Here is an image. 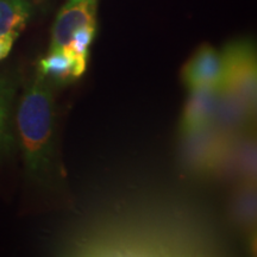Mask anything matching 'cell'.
<instances>
[{"instance_id": "5b68a950", "label": "cell", "mask_w": 257, "mask_h": 257, "mask_svg": "<svg viewBox=\"0 0 257 257\" xmlns=\"http://www.w3.org/2000/svg\"><path fill=\"white\" fill-rule=\"evenodd\" d=\"M85 27H96V0H69L55 19L49 50L66 48L73 35Z\"/></svg>"}, {"instance_id": "3957f363", "label": "cell", "mask_w": 257, "mask_h": 257, "mask_svg": "<svg viewBox=\"0 0 257 257\" xmlns=\"http://www.w3.org/2000/svg\"><path fill=\"white\" fill-rule=\"evenodd\" d=\"M181 136V160L184 168L197 176L218 173L227 135L211 125Z\"/></svg>"}, {"instance_id": "7a4b0ae2", "label": "cell", "mask_w": 257, "mask_h": 257, "mask_svg": "<svg viewBox=\"0 0 257 257\" xmlns=\"http://www.w3.org/2000/svg\"><path fill=\"white\" fill-rule=\"evenodd\" d=\"M224 82L220 89L232 94L251 113L256 111V53L249 41H234L221 51Z\"/></svg>"}, {"instance_id": "6da1fadb", "label": "cell", "mask_w": 257, "mask_h": 257, "mask_svg": "<svg viewBox=\"0 0 257 257\" xmlns=\"http://www.w3.org/2000/svg\"><path fill=\"white\" fill-rule=\"evenodd\" d=\"M25 168L34 180L44 182L56 173L55 101L53 83L36 73L28 83L16 113Z\"/></svg>"}, {"instance_id": "8fae6325", "label": "cell", "mask_w": 257, "mask_h": 257, "mask_svg": "<svg viewBox=\"0 0 257 257\" xmlns=\"http://www.w3.org/2000/svg\"><path fill=\"white\" fill-rule=\"evenodd\" d=\"M233 217L243 229H252L256 217V193L252 181L242 182L234 194Z\"/></svg>"}, {"instance_id": "30bf717a", "label": "cell", "mask_w": 257, "mask_h": 257, "mask_svg": "<svg viewBox=\"0 0 257 257\" xmlns=\"http://www.w3.org/2000/svg\"><path fill=\"white\" fill-rule=\"evenodd\" d=\"M16 93V81L10 75H0V154L11 148V111Z\"/></svg>"}, {"instance_id": "ba28073f", "label": "cell", "mask_w": 257, "mask_h": 257, "mask_svg": "<svg viewBox=\"0 0 257 257\" xmlns=\"http://www.w3.org/2000/svg\"><path fill=\"white\" fill-rule=\"evenodd\" d=\"M87 67L80 63L69 51L49 50L48 55L38 63V73L55 85H66L83 75Z\"/></svg>"}, {"instance_id": "52a82bcc", "label": "cell", "mask_w": 257, "mask_h": 257, "mask_svg": "<svg viewBox=\"0 0 257 257\" xmlns=\"http://www.w3.org/2000/svg\"><path fill=\"white\" fill-rule=\"evenodd\" d=\"M218 98L219 89L217 88H199L189 91V96L186 100L180 119V134H191L211 126L213 124Z\"/></svg>"}, {"instance_id": "8992f818", "label": "cell", "mask_w": 257, "mask_h": 257, "mask_svg": "<svg viewBox=\"0 0 257 257\" xmlns=\"http://www.w3.org/2000/svg\"><path fill=\"white\" fill-rule=\"evenodd\" d=\"M256 149L251 137L242 134L227 135L218 174L252 181L256 174Z\"/></svg>"}, {"instance_id": "9c48e42d", "label": "cell", "mask_w": 257, "mask_h": 257, "mask_svg": "<svg viewBox=\"0 0 257 257\" xmlns=\"http://www.w3.org/2000/svg\"><path fill=\"white\" fill-rule=\"evenodd\" d=\"M31 15L28 0H0V35L18 37Z\"/></svg>"}, {"instance_id": "7c38bea8", "label": "cell", "mask_w": 257, "mask_h": 257, "mask_svg": "<svg viewBox=\"0 0 257 257\" xmlns=\"http://www.w3.org/2000/svg\"><path fill=\"white\" fill-rule=\"evenodd\" d=\"M16 36L14 35H0V61L4 60L14 46Z\"/></svg>"}, {"instance_id": "277c9868", "label": "cell", "mask_w": 257, "mask_h": 257, "mask_svg": "<svg viewBox=\"0 0 257 257\" xmlns=\"http://www.w3.org/2000/svg\"><path fill=\"white\" fill-rule=\"evenodd\" d=\"M181 80L188 92L199 88L220 89L224 82L221 53L210 44H202L182 67Z\"/></svg>"}]
</instances>
